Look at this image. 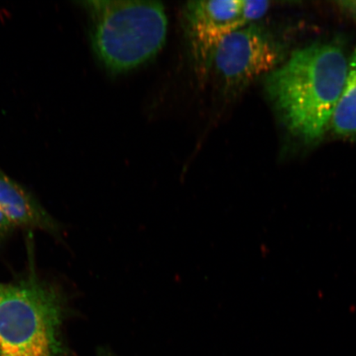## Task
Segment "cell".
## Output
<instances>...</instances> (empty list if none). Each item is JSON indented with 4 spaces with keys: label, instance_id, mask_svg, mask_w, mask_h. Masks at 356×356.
Segmentation results:
<instances>
[{
    "label": "cell",
    "instance_id": "1",
    "mask_svg": "<svg viewBox=\"0 0 356 356\" xmlns=\"http://www.w3.org/2000/svg\"><path fill=\"white\" fill-rule=\"evenodd\" d=\"M349 60L336 42L293 51L265 77L267 95L289 131L306 143L321 139L343 89Z\"/></svg>",
    "mask_w": 356,
    "mask_h": 356
},
{
    "label": "cell",
    "instance_id": "2",
    "mask_svg": "<svg viewBox=\"0 0 356 356\" xmlns=\"http://www.w3.org/2000/svg\"><path fill=\"white\" fill-rule=\"evenodd\" d=\"M30 257L21 278L0 282V356H61L66 299L39 277Z\"/></svg>",
    "mask_w": 356,
    "mask_h": 356
},
{
    "label": "cell",
    "instance_id": "3",
    "mask_svg": "<svg viewBox=\"0 0 356 356\" xmlns=\"http://www.w3.org/2000/svg\"><path fill=\"white\" fill-rule=\"evenodd\" d=\"M84 4L92 22L93 50L111 72L126 73L146 64L165 44L168 17L161 3L99 0Z\"/></svg>",
    "mask_w": 356,
    "mask_h": 356
},
{
    "label": "cell",
    "instance_id": "4",
    "mask_svg": "<svg viewBox=\"0 0 356 356\" xmlns=\"http://www.w3.org/2000/svg\"><path fill=\"white\" fill-rule=\"evenodd\" d=\"M282 54L277 43L254 24L227 35L213 55L215 71L225 92H237L280 65Z\"/></svg>",
    "mask_w": 356,
    "mask_h": 356
},
{
    "label": "cell",
    "instance_id": "5",
    "mask_svg": "<svg viewBox=\"0 0 356 356\" xmlns=\"http://www.w3.org/2000/svg\"><path fill=\"white\" fill-rule=\"evenodd\" d=\"M184 17L191 56L203 74L211 70L213 55L222 40L246 26L242 0L191 1L186 4Z\"/></svg>",
    "mask_w": 356,
    "mask_h": 356
},
{
    "label": "cell",
    "instance_id": "6",
    "mask_svg": "<svg viewBox=\"0 0 356 356\" xmlns=\"http://www.w3.org/2000/svg\"><path fill=\"white\" fill-rule=\"evenodd\" d=\"M0 211L13 225L56 233L58 225L41 204L0 169Z\"/></svg>",
    "mask_w": 356,
    "mask_h": 356
},
{
    "label": "cell",
    "instance_id": "7",
    "mask_svg": "<svg viewBox=\"0 0 356 356\" xmlns=\"http://www.w3.org/2000/svg\"><path fill=\"white\" fill-rule=\"evenodd\" d=\"M329 128L337 136L356 139V47L349 59L344 87Z\"/></svg>",
    "mask_w": 356,
    "mask_h": 356
},
{
    "label": "cell",
    "instance_id": "8",
    "mask_svg": "<svg viewBox=\"0 0 356 356\" xmlns=\"http://www.w3.org/2000/svg\"><path fill=\"white\" fill-rule=\"evenodd\" d=\"M269 1H248L242 0V17L244 24H253V22L261 19L270 10Z\"/></svg>",
    "mask_w": 356,
    "mask_h": 356
},
{
    "label": "cell",
    "instance_id": "9",
    "mask_svg": "<svg viewBox=\"0 0 356 356\" xmlns=\"http://www.w3.org/2000/svg\"><path fill=\"white\" fill-rule=\"evenodd\" d=\"M338 10L345 15L356 20V0H343L335 2Z\"/></svg>",
    "mask_w": 356,
    "mask_h": 356
},
{
    "label": "cell",
    "instance_id": "10",
    "mask_svg": "<svg viewBox=\"0 0 356 356\" xmlns=\"http://www.w3.org/2000/svg\"><path fill=\"white\" fill-rule=\"evenodd\" d=\"M13 228L15 225L0 211V243L11 234Z\"/></svg>",
    "mask_w": 356,
    "mask_h": 356
},
{
    "label": "cell",
    "instance_id": "11",
    "mask_svg": "<svg viewBox=\"0 0 356 356\" xmlns=\"http://www.w3.org/2000/svg\"><path fill=\"white\" fill-rule=\"evenodd\" d=\"M102 356H115V355H113V354H111V353H104V355H102Z\"/></svg>",
    "mask_w": 356,
    "mask_h": 356
}]
</instances>
